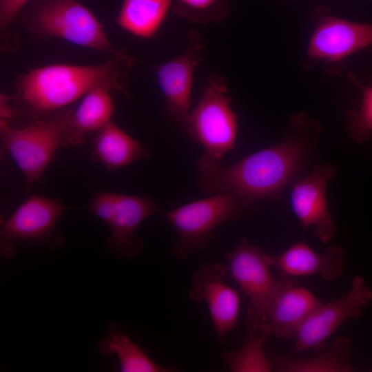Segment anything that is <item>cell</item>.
Masks as SVG:
<instances>
[{"label":"cell","instance_id":"30bf717a","mask_svg":"<svg viewBox=\"0 0 372 372\" xmlns=\"http://www.w3.org/2000/svg\"><path fill=\"white\" fill-rule=\"evenodd\" d=\"M313 20L314 28L307 48V55L311 59L338 63L372 47V23L338 18L324 6L316 9Z\"/></svg>","mask_w":372,"mask_h":372},{"label":"cell","instance_id":"d6986e66","mask_svg":"<svg viewBox=\"0 0 372 372\" xmlns=\"http://www.w3.org/2000/svg\"><path fill=\"white\" fill-rule=\"evenodd\" d=\"M351 342L347 336L338 338L328 349L306 358H296L274 352L269 353L273 371L352 372L349 362Z\"/></svg>","mask_w":372,"mask_h":372},{"label":"cell","instance_id":"484cf974","mask_svg":"<svg viewBox=\"0 0 372 372\" xmlns=\"http://www.w3.org/2000/svg\"><path fill=\"white\" fill-rule=\"evenodd\" d=\"M29 0H0V26L1 33L7 30L21 8Z\"/></svg>","mask_w":372,"mask_h":372},{"label":"cell","instance_id":"8fae6325","mask_svg":"<svg viewBox=\"0 0 372 372\" xmlns=\"http://www.w3.org/2000/svg\"><path fill=\"white\" fill-rule=\"evenodd\" d=\"M186 50L179 56L155 66L156 80L165 97V111L183 130L189 114L194 72L202 59L203 44L196 30L189 32Z\"/></svg>","mask_w":372,"mask_h":372},{"label":"cell","instance_id":"9a60e30c","mask_svg":"<svg viewBox=\"0 0 372 372\" xmlns=\"http://www.w3.org/2000/svg\"><path fill=\"white\" fill-rule=\"evenodd\" d=\"M158 212L153 200L147 196L119 194L115 215L108 225L111 234L106 245L116 258H132L141 252L143 242L136 236L139 225Z\"/></svg>","mask_w":372,"mask_h":372},{"label":"cell","instance_id":"ac0fdd59","mask_svg":"<svg viewBox=\"0 0 372 372\" xmlns=\"http://www.w3.org/2000/svg\"><path fill=\"white\" fill-rule=\"evenodd\" d=\"M150 150L112 121L96 132L92 158L112 172L150 157Z\"/></svg>","mask_w":372,"mask_h":372},{"label":"cell","instance_id":"7402d4cb","mask_svg":"<svg viewBox=\"0 0 372 372\" xmlns=\"http://www.w3.org/2000/svg\"><path fill=\"white\" fill-rule=\"evenodd\" d=\"M246 339L239 349L227 351L223 358L231 372H271L272 365L265 351V344L269 336L258 327L247 326Z\"/></svg>","mask_w":372,"mask_h":372},{"label":"cell","instance_id":"3957f363","mask_svg":"<svg viewBox=\"0 0 372 372\" xmlns=\"http://www.w3.org/2000/svg\"><path fill=\"white\" fill-rule=\"evenodd\" d=\"M73 109L60 110L48 118L21 128L13 127L8 121L0 119L1 148L22 172L26 194L63 147L64 130Z\"/></svg>","mask_w":372,"mask_h":372},{"label":"cell","instance_id":"9c48e42d","mask_svg":"<svg viewBox=\"0 0 372 372\" xmlns=\"http://www.w3.org/2000/svg\"><path fill=\"white\" fill-rule=\"evenodd\" d=\"M371 300L372 290L365 280L354 276L346 293L335 300L322 302L307 318L295 338V351L323 350L333 332L345 321L361 317Z\"/></svg>","mask_w":372,"mask_h":372},{"label":"cell","instance_id":"603a6c76","mask_svg":"<svg viewBox=\"0 0 372 372\" xmlns=\"http://www.w3.org/2000/svg\"><path fill=\"white\" fill-rule=\"evenodd\" d=\"M171 11L199 24L223 20L229 12L228 0H172Z\"/></svg>","mask_w":372,"mask_h":372},{"label":"cell","instance_id":"ba28073f","mask_svg":"<svg viewBox=\"0 0 372 372\" xmlns=\"http://www.w3.org/2000/svg\"><path fill=\"white\" fill-rule=\"evenodd\" d=\"M66 209L59 199L30 195L1 223V255L12 258L16 253L15 243L21 240L45 244L52 249L61 246L64 239L55 230V226Z\"/></svg>","mask_w":372,"mask_h":372},{"label":"cell","instance_id":"cb8c5ba5","mask_svg":"<svg viewBox=\"0 0 372 372\" xmlns=\"http://www.w3.org/2000/svg\"><path fill=\"white\" fill-rule=\"evenodd\" d=\"M357 83L362 90V104L359 110L348 113L349 131L358 142H363L372 134V86Z\"/></svg>","mask_w":372,"mask_h":372},{"label":"cell","instance_id":"8992f818","mask_svg":"<svg viewBox=\"0 0 372 372\" xmlns=\"http://www.w3.org/2000/svg\"><path fill=\"white\" fill-rule=\"evenodd\" d=\"M227 259L230 277L249 300L247 324L259 327L277 296L295 282L274 277L268 255L245 238L227 254Z\"/></svg>","mask_w":372,"mask_h":372},{"label":"cell","instance_id":"e0dca14e","mask_svg":"<svg viewBox=\"0 0 372 372\" xmlns=\"http://www.w3.org/2000/svg\"><path fill=\"white\" fill-rule=\"evenodd\" d=\"M110 90L95 88L84 96L73 109L64 130L63 147H78L85 137L98 132L111 121L115 107Z\"/></svg>","mask_w":372,"mask_h":372},{"label":"cell","instance_id":"44dd1931","mask_svg":"<svg viewBox=\"0 0 372 372\" xmlns=\"http://www.w3.org/2000/svg\"><path fill=\"white\" fill-rule=\"evenodd\" d=\"M98 349L105 356L116 355L122 372H170L175 367H163L155 362L120 327L111 322L107 335L98 344Z\"/></svg>","mask_w":372,"mask_h":372},{"label":"cell","instance_id":"ffe728a7","mask_svg":"<svg viewBox=\"0 0 372 372\" xmlns=\"http://www.w3.org/2000/svg\"><path fill=\"white\" fill-rule=\"evenodd\" d=\"M172 0H124L116 23L141 39L154 37L171 11Z\"/></svg>","mask_w":372,"mask_h":372},{"label":"cell","instance_id":"6da1fadb","mask_svg":"<svg viewBox=\"0 0 372 372\" xmlns=\"http://www.w3.org/2000/svg\"><path fill=\"white\" fill-rule=\"evenodd\" d=\"M300 158L301 149L291 141L256 152L227 167L204 154L196 164L198 184L208 195L231 192L251 204L275 199L292 179Z\"/></svg>","mask_w":372,"mask_h":372},{"label":"cell","instance_id":"7c38bea8","mask_svg":"<svg viewBox=\"0 0 372 372\" xmlns=\"http://www.w3.org/2000/svg\"><path fill=\"white\" fill-rule=\"evenodd\" d=\"M228 266L205 263L194 275L188 294L196 302H206L217 338L220 343L236 326L240 307L238 291L223 279Z\"/></svg>","mask_w":372,"mask_h":372},{"label":"cell","instance_id":"4316f807","mask_svg":"<svg viewBox=\"0 0 372 372\" xmlns=\"http://www.w3.org/2000/svg\"><path fill=\"white\" fill-rule=\"evenodd\" d=\"M12 97L1 94V119L8 121L13 118L15 114L14 109L9 105V101Z\"/></svg>","mask_w":372,"mask_h":372},{"label":"cell","instance_id":"2e32d148","mask_svg":"<svg viewBox=\"0 0 372 372\" xmlns=\"http://www.w3.org/2000/svg\"><path fill=\"white\" fill-rule=\"evenodd\" d=\"M321 302L309 289L295 284L277 296L259 329L279 338H296L307 318Z\"/></svg>","mask_w":372,"mask_h":372},{"label":"cell","instance_id":"52a82bcc","mask_svg":"<svg viewBox=\"0 0 372 372\" xmlns=\"http://www.w3.org/2000/svg\"><path fill=\"white\" fill-rule=\"evenodd\" d=\"M31 26L41 37H56L112 56L134 60L114 48L103 25L76 0H46L32 16Z\"/></svg>","mask_w":372,"mask_h":372},{"label":"cell","instance_id":"277c9868","mask_svg":"<svg viewBox=\"0 0 372 372\" xmlns=\"http://www.w3.org/2000/svg\"><path fill=\"white\" fill-rule=\"evenodd\" d=\"M252 204L231 192H223L190 202L165 214L178 240L172 254L186 259L192 252L203 249L217 226L243 216Z\"/></svg>","mask_w":372,"mask_h":372},{"label":"cell","instance_id":"d4e9b609","mask_svg":"<svg viewBox=\"0 0 372 372\" xmlns=\"http://www.w3.org/2000/svg\"><path fill=\"white\" fill-rule=\"evenodd\" d=\"M119 194L111 192H95L91 198L87 208L108 226L115 215Z\"/></svg>","mask_w":372,"mask_h":372},{"label":"cell","instance_id":"7a4b0ae2","mask_svg":"<svg viewBox=\"0 0 372 372\" xmlns=\"http://www.w3.org/2000/svg\"><path fill=\"white\" fill-rule=\"evenodd\" d=\"M134 60L113 56L92 65L52 64L30 70L19 76L18 96L37 113L63 108L97 87H106L130 96L127 68Z\"/></svg>","mask_w":372,"mask_h":372},{"label":"cell","instance_id":"5bb4252c","mask_svg":"<svg viewBox=\"0 0 372 372\" xmlns=\"http://www.w3.org/2000/svg\"><path fill=\"white\" fill-rule=\"evenodd\" d=\"M271 267L281 277L319 276L331 280L343 272L345 254L341 247L331 246L318 253L304 241L293 244L285 251L276 255H268Z\"/></svg>","mask_w":372,"mask_h":372},{"label":"cell","instance_id":"4fadbf2b","mask_svg":"<svg viewBox=\"0 0 372 372\" xmlns=\"http://www.w3.org/2000/svg\"><path fill=\"white\" fill-rule=\"evenodd\" d=\"M335 174V168L324 164L316 166L307 176L292 187L291 203L293 211L304 229L313 227L322 243L331 240L336 226L327 202V186Z\"/></svg>","mask_w":372,"mask_h":372},{"label":"cell","instance_id":"5b68a950","mask_svg":"<svg viewBox=\"0 0 372 372\" xmlns=\"http://www.w3.org/2000/svg\"><path fill=\"white\" fill-rule=\"evenodd\" d=\"M231 100L225 78L211 74L183 130L204 147L205 154L218 161L234 150L236 145L238 116L231 107Z\"/></svg>","mask_w":372,"mask_h":372}]
</instances>
